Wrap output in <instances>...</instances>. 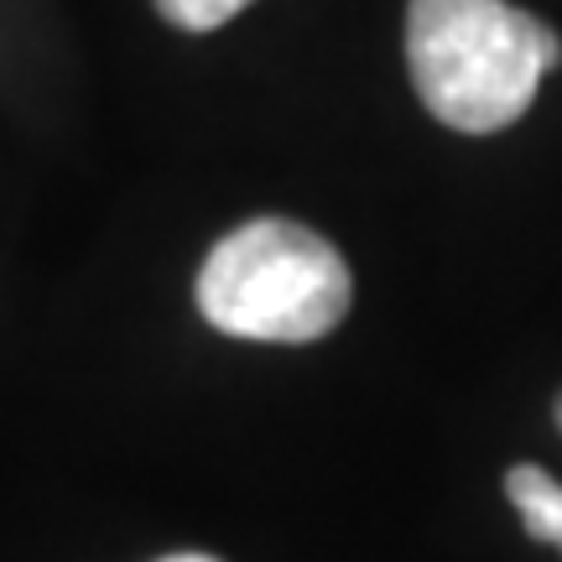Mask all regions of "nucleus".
<instances>
[{"label": "nucleus", "mask_w": 562, "mask_h": 562, "mask_svg": "<svg viewBox=\"0 0 562 562\" xmlns=\"http://www.w3.org/2000/svg\"><path fill=\"white\" fill-rule=\"evenodd\" d=\"M562 42L505 0H412L406 68L417 100L453 131L490 136L531 110Z\"/></svg>", "instance_id": "f257e3e1"}, {"label": "nucleus", "mask_w": 562, "mask_h": 562, "mask_svg": "<svg viewBox=\"0 0 562 562\" xmlns=\"http://www.w3.org/2000/svg\"><path fill=\"white\" fill-rule=\"evenodd\" d=\"M349 297L344 256L292 220L229 229L199 271V313L229 339L313 344L344 323Z\"/></svg>", "instance_id": "f03ea898"}, {"label": "nucleus", "mask_w": 562, "mask_h": 562, "mask_svg": "<svg viewBox=\"0 0 562 562\" xmlns=\"http://www.w3.org/2000/svg\"><path fill=\"white\" fill-rule=\"evenodd\" d=\"M505 495L521 510L526 531H531L537 542L562 547V484L552 480V474H542L537 463H521V469L505 474Z\"/></svg>", "instance_id": "7ed1b4c3"}, {"label": "nucleus", "mask_w": 562, "mask_h": 562, "mask_svg": "<svg viewBox=\"0 0 562 562\" xmlns=\"http://www.w3.org/2000/svg\"><path fill=\"white\" fill-rule=\"evenodd\" d=\"M250 0H157V11L182 32H214L229 16H240Z\"/></svg>", "instance_id": "20e7f679"}, {"label": "nucleus", "mask_w": 562, "mask_h": 562, "mask_svg": "<svg viewBox=\"0 0 562 562\" xmlns=\"http://www.w3.org/2000/svg\"><path fill=\"white\" fill-rule=\"evenodd\" d=\"M167 562H214V558H167Z\"/></svg>", "instance_id": "39448f33"}, {"label": "nucleus", "mask_w": 562, "mask_h": 562, "mask_svg": "<svg viewBox=\"0 0 562 562\" xmlns=\"http://www.w3.org/2000/svg\"><path fill=\"white\" fill-rule=\"evenodd\" d=\"M558 427H562V396H558Z\"/></svg>", "instance_id": "423d86ee"}]
</instances>
